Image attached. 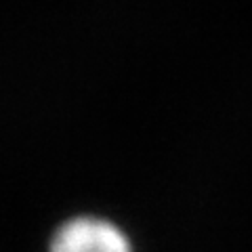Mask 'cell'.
<instances>
[{"label":"cell","instance_id":"cell-1","mask_svg":"<svg viewBox=\"0 0 252 252\" xmlns=\"http://www.w3.org/2000/svg\"><path fill=\"white\" fill-rule=\"evenodd\" d=\"M51 252H132L126 233L105 219L78 217L55 233Z\"/></svg>","mask_w":252,"mask_h":252}]
</instances>
